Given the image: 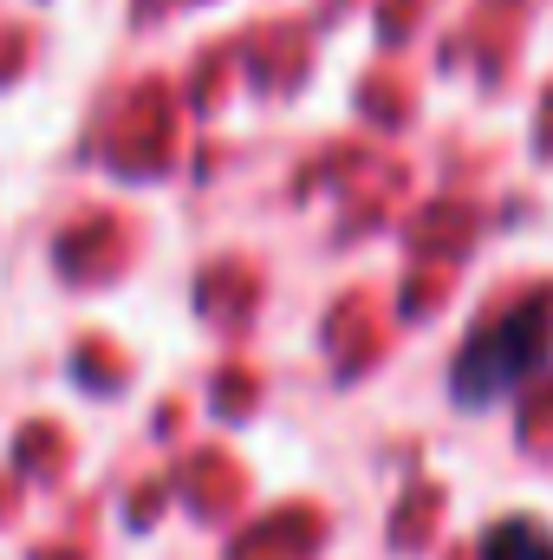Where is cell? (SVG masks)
<instances>
[{
    "mask_svg": "<svg viewBox=\"0 0 553 560\" xmlns=\"http://www.w3.org/2000/svg\"><path fill=\"white\" fill-rule=\"evenodd\" d=\"M553 352V300H521V306H508L502 319H489L462 352H456V398L462 405H495V398H508L521 378H534L541 365H548Z\"/></svg>",
    "mask_w": 553,
    "mask_h": 560,
    "instance_id": "cell-1",
    "label": "cell"
},
{
    "mask_svg": "<svg viewBox=\"0 0 553 560\" xmlns=\"http://www.w3.org/2000/svg\"><path fill=\"white\" fill-rule=\"evenodd\" d=\"M482 560H553V535L541 522H495L482 541Z\"/></svg>",
    "mask_w": 553,
    "mask_h": 560,
    "instance_id": "cell-2",
    "label": "cell"
}]
</instances>
